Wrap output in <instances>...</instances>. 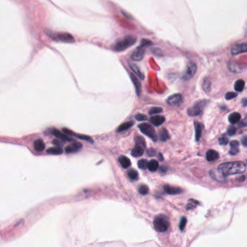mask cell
<instances>
[{"mask_svg": "<svg viewBox=\"0 0 247 247\" xmlns=\"http://www.w3.org/2000/svg\"><path fill=\"white\" fill-rule=\"evenodd\" d=\"M241 142H242V144H243V146H247V136L243 137V138H242Z\"/></svg>", "mask_w": 247, "mask_h": 247, "instance_id": "43", "label": "cell"}, {"mask_svg": "<svg viewBox=\"0 0 247 247\" xmlns=\"http://www.w3.org/2000/svg\"><path fill=\"white\" fill-rule=\"evenodd\" d=\"M129 67H130L131 70H132L133 73L135 74L136 76H137V77L140 78L142 80H143L144 78H145V76H144V75L141 73V71H140V69H139V68L137 66V65H134V64H130V65H129Z\"/></svg>", "mask_w": 247, "mask_h": 247, "instance_id": "22", "label": "cell"}, {"mask_svg": "<svg viewBox=\"0 0 247 247\" xmlns=\"http://www.w3.org/2000/svg\"><path fill=\"white\" fill-rule=\"evenodd\" d=\"M245 86V83L243 80H238L235 83V85H234V89L236 91L241 92L243 90Z\"/></svg>", "mask_w": 247, "mask_h": 247, "instance_id": "26", "label": "cell"}, {"mask_svg": "<svg viewBox=\"0 0 247 247\" xmlns=\"http://www.w3.org/2000/svg\"><path fill=\"white\" fill-rule=\"evenodd\" d=\"M134 141H135V143L137 145H139V146H141L142 147H143L144 149L146 146V144H145V139H144L141 136H137L134 138Z\"/></svg>", "mask_w": 247, "mask_h": 247, "instance_id": "32", "label": "cell"}, {"mask_svg": "<svg viewBox=\"0 0 247 247\" xmlns=\"http://www.w3.org/2000/svg\"><path fill=\"white\" fill-rule=\"evenodd\" d=\"M182 102H183V96L180 94H175L170 96L167 99V103L172 107L179 106Z\"/></svg>", "mask_w": 247, "mask_h": 247, "instance_id": "8", "label": "cell"}, {"mask_svg": "<svg viewBox=\"0 0 247 247\" xmlns=\"http://www.w3.org/2000/svg\"><path fill=\"white\" fill-rule=\"evenodd\" d=\"M231 55H238L242 53H247V42L234 45L231 48Z\"/></svg>", "mask_w": 247, "mask_h": 247, "instance_id": "9", "label": "cell"}, {"mask_svg": "<svg viewBox=\"0 0 247 247\" xmlns=\"http://www.w3.org/2000/svg\"><path fill=\"white\" fill-rule=\"evenodd\" d=\"M119 162L123 168H128L131 165V161L126 156H120L119 157Z\"/></svg>", "mask_w": 247, "mask_h": 247, "instance_id": "17", "label": "cell"}, {"mask_svg": "<svg viewBox=\"0 0 247 247\" xmlns=\"http://www.w3.org/2000/svg\"><path fill=\"white\" fill-rule=\"evenodd\" d=\"M244 179H245V176H242V177H240V178H238V179H237V181L242 182V181H244Z\"/></svg>", "mask_w": 247, "mask_h": 247, "instance_id": "44", "label": "cell"}, {"mask_svg": "<svg viewBox=\"0 0 247 247\" xmlns=\"http://www.w3.org/2000/svg\"><path fill=\"white\" fill-rule=\"evenodd\" d=\"M219 143L221 145H226L228 143V137H226V135H223L221 138H220Z\"/></svg>", "mask_w": 247, "mask_h": 247, "instance_id": "37", "label": "cell"}, {"mask_svg": "<svg viewBox=\"0 0 247 247\" xmlns=\"http://www.w3.org/2000/svg\"><path fill=\"white\" fill-rule=\"evenodd\" d=\"M82 143H72V144L71 145H69V146H67L65 148V151L66 153H74V152H77V151H80V149H82Z\"/></svg>", "mask_w": 247, "mask_h": 247, "instance_id": "13", "label": "cell"}, {"mask_svg": "<svg viewBox=\"0 0 247 247\" xmlns=\"http://www.w3.org/2000/svg\"><path fill=\"white\" fill-rule=\"evenodd\" d=\"M202 89L206 93H209L211 90V81L209 78H205L202 83Z\"/></svg>", "mask_w": 247, "mask_h": 247, "instance_id": "25", "label": "cell"}, {"mask_svg": "<svg viewBox=\"0 0 247 247\" xmlns=\"http://www.w3.org/2000/svg\"><path fill=\"white\" fill-rule=\"evenodd\" d=\"M246 166L242 162H229L221 164L218 170L224 177L236 174H241L245 172Z\"/></svg>", "mask_w": 247, "mask_h": 247, "instance_id": "1", "label": "cell"}, {"mask_svg": "<svg viewBox=\"0 0 247 247\" xmlns=\"http://www.w3.org/2000/svg\"><path fill=\"white\" fill-rule=\"evenodd\" d=\"M137 165H138V167L140 169H142V170H145V169L148 168V160L145 159H140V160H139L138 162H137Z\"/></svg>", "mask_w": 247, "mask_h": 247, "instance_id": "31", "label": "cell"}, {"mask_svg": "<svg viewBox=\"0 0 247 247\" xmlns=\"http://www.w3.org/2000/svg\"><path fill=\"white\" fill-rule=\"evenodd\" d=\"M159 167V164H158V162L157 160H155V159H152L150 162H148V168L150 171L151 172H155L157 170Z\"/></svg>", "mask_w": 247, "mask_h": 247, "instance_id": "23", "label": "cell"}, {"mask_svg": "<svg viewBox=\"0 0 247 247\" xmlns=\"http://www.w3.org/2000/svg\"><path fill=\"white\" fill-rule=\"evenodd\" d=\"M236 128L234 126H230L227 130V133L229 135H234L236 133Z\"/></svg>", "mask_w": 247, "mask_h": 247, "instance_id": "40", "label": "cell"}, {"mask_svg": "<svg viewBox=\"0 0 247 247\" xmlns=\"http://www.w3.org/2000/svg\"><path fill=\"white\" fill-rule=\"evenodd\" d=\"M130 77H131V79H132V82H133V84H134V87H135V91H136V93H137V95H140V93H141V89H142V86H141V84L140 82V81H139L138 79H137V78L136 77L135 75H133V74H131L130 75Z\"/></svg>", "mask_w": 247, "mask_h": 247, "instance_id": "15", "label": "cell"}, {"mask_svg": "<svg viewBox=\"0 0 247 247\" xmlns=\"http://www.w3.org/2000/svg\"><path fill=\"white\" fill-rule=\"evenodd\" d=\"M242 103H243V104L244 105V106L247 105V99H243V101H242Z\"/></svg>", "mask_w": 247, "mask_h": 247, "instance_id": "45", "label": "cell"}, {"mask_svg": "<svg viewBox=\"0 0 247 247\" xmlns=\"http://www.w3.org/2000/svg\"><path fill=\"white\" fill-rule=\"evenodd\" d=\"M46 152L51 154H62L63 150L60 147H51L47 149Z\"/></svg>", "mask_w": 247, "mask_h": 247, "instance_id": "29", "label": "cell"}, {"mask_svg": "<svg viewBox=\"0 0 247 247\" xmlns=\"http://www.w3.org/2000/svg\"><path fill=\"white\" fill-rule=\"evenodd\" d=\"M138 191L139 193L142 194V195H146V194H148L149 189L146 185H141V186H139Z\"/></svg>", "mask_w": 247, "mask_h": 247, "instance_id": "33", "label": "cell"}, {"mask_svg": "<svg viewBox=\"0 0 247 247\" xmlns=\"http://www.w3.org/2000/svg\"><path fill=\"white\" fill-rule=\"evenodd\" d=\"M47 35L49 36L51 39L55 41H61V42L66 43H73L74 42V39L71 34L67 33H56V32H47Z\"/></svg>", "mask_w": 247, "mask_h": 247, "instance_id": "4", "label": "cell"}, {"mask_svg": "<svg viewBox=\"0 0 247 247\" xmlns=\"http://www.w3.org/2000/svg\"><path fill=\"white\" fill-rule=\"evenodd\" d=\"M34 149L38 151H41L45 149V143L42 139H37L34 141L33 143Z\"/></svg>", "mask_w": 247, "mask_h": 247, "instance_id": "21", "label": "cell"}, {"mask_svg": "<svg viewBox=\"0 0 247 247\" xmlns=\"http://www.w3.org/2000/svg\"><path fill=\"white\" fill-rule=\"evenodd\" d=\"M246 162H247V160H246Z\"/></svg>", "mask_w": 247, "mask_h": 247, "instance_id": "46", "label": "cell"}, {"mask_svg": "<svg viewBox=\"0 0 247 247\" xmlns=\"http://www.w3.org/2000/svg\"><path fill=\"white\" fill-rule=\"evenodd\" d=\"M207 102H208V101L205 99L197 102L192 107H191L188 109V114L189 116H191V117H195V116L199 115L203 112Z\"/></svg>", "mask_w": 247, "mask_h": 247, "instance_id": "5", "label": "cell"}, {"mask_svg": "<svg viewBox=\"0 0 247 247\" xmlns=\"http://www.w3.org/2000/svg\"><path fill=\"white\" fill-rule=\"evenodd\" d=\"M134 125V122L132 121H129V122H124V123L121 124L119 127L117 128V132H121L124 131V130H126L127 129H129V127H131L132 125Z\"/></svg>", "mask_w": 247, "mask_h": 247, "instance_id": "27", "label": "cell"}, {"mask_svg": "<svg viewBox=\"0 0 247 247\" xmlns=\"http://www.w3.org/2000/svg\"><path fill=\"white\" fill-rule=\"evenodd\" d=\"M186 223H187V220L185 217H183L181 218V220H180V224H179V229L181 231H183V229H184L185 226H186Z\"/></svg>", "mask_w": 247, "mask_h": 247, "instance_id": "35", "label": "cell"}, {"mask_svg": "<svg viewBox=\"0 0 247 247\" xmlns=\"http://www.w3.org/2000/svg\"><path fill=\"white\" fill-rule=\"evenodd\" d=\"M196 204H199V202H197V201L195 200H192V199H190L189 200V205L186 206V209H188V210H191V209L192 208H194L196 206Z\"/></svg>", "mask_w": 247, "mask_h": 247, "instance_id": "36", "label": "cell"}, {"mask_svg": "<svg viewBox=\"0 0 247 247\" xmlns=\"http://www.w3.org/2000/svg\"><path fill=\"white\" fill-rule=\"evenodd\" d=\"M237 96V94L234 93V92H228L226 94V99L227 100L233 99L235 98Z\"/></svg>", "mask_w": 247, "mask_h": 247, "instance_id": "39", "label": "cell"}, {"mask_svg": "<svg viewBox=\"0 0 247 247\" xmlns=\"http://www.w3.org/2000/svg\"><path fill=\"white\" fill-rule=\"evenodd\" d=\"M51 133H52L54 135H55L56 137H57L59 139L62 140L64 141H72V138H71L68 135H66V133H64V132L59 131V130H57V129L53 128L51 130Z\"/></svg>", "mask_w": 247, "mask_h": 247, "instance_id": "11", "label": "cell"}, {"mask_svg": "<svg viewBox=\"0 0 247 247\" xmlns=\"http://www.w3.org/2000/svg\"><path fill=\"white\" fill-rule=\"evenodd\" d=\"M135 119L138 121H145L147 120V116L143 114H138L135 115Z\"/></svg>", "mask_w": 247, "mask_h": 247, "instance_id": "38", "label": "cell"}, {"mask_svg": "<svg viewBox=\"0 0 247 247\" xmlns=\"http://www.w3.org/2000/svg\"><path fill=\"white\" fill-rule=\"evenodd\" d=\"M153 225H154L155 230L158 232H166L169 228L168 219L165 215H158L155 218L154 221H153Z\"/></svg>", "mask_w": 247, "mask_h": 247, "instance_id": "3", "label": "cell"}, {"mask_svg": "<svg viewBox=\"0 0 247 247\" xmlns=\"http://www.w3.org/2000/svg\"><path fill=\"white\" fill-rule=\"evenodd\" d=\"M136 38L131 35H127L124 39L117 41L114 47V49L116 52H121L132 46L136 42Z\"/></svg>", "mask_w": 247, "mask_h": 247, "instance_id": "2", "label": "cell"}, {"mask_svg": "<svg viewBox=\"0 0 247 247\" xmlns=\"http://www.w3.org/2000/svg\"><path fill=\"white\" fill-rule=\"evenodd\" d=\"M230 145L231 147H239V143L237 141H231Z\"/></svg>", "mask_w": 247, "mask_h": 247, "instance_id": "42", "label": "cell"}, {"mask_svg": "<svg viewBox=\"0 0 247 247\" xmlns=\"http://www.w3.org/2000/svg\"><path fill=\"white\" fill-rule=\"evenodd\" d=\"M163 109L161 107H152L149 111V114H159V113L162 112Z\"/></svg>", "mask_w": 247, "mask_h": 247, "instance_id": "34", "label": "cell"}, {"mask_svg": "<svg viewBox=\"0 0 247 247\" xmlns=\"http://www.w3.org/2000/svg\"><path fill=\"white\" fill-rule=\"evenodd\" d=\"M231 150L229 151V153L231 154V155H236L238 153V147H231Z\"/></svg>", "mask_w": 247, "mask_h": 247, "instance_id": "41", "label": "cell"}, {"mask_svg": "<svg viewBox=\"0 0 247 247\" xmlns=\"http://www.w3.org/2000/svg\"><path fill=\"white\" fill-rule=\"evenodd\" d=\"M163 190L166 194H178L182 193V189L180 188L175 187V186H168V185H166L163 186Z\"/></svg>", "mask_w": 247, "mask_h": 247, "instance_id": "12", "label": "cell"}, {"mask_svg": "<svg viewBox=\"0 0 247 247\" xmlns=\"http://www.w3.org/2000/svg\"><path fill=\"white\" fill-rule=\"evenodd\" d=\"M150 121L153 125L158 126V125H161V124H163L165 122V117L161 115L153 116L150 119Z\"/></svg>", "mask_w": 247, "mask_h": 247, "instance_id": "16", "label": "cell"}, {"mask_svg": "<svg viewBox=\"0 0 247 247\" xmlns=\"http://www.w3.org/2000/svg\"><path fill=\"white\" fill-rule=\"evenodd\" d=\"M144 153V148L142 147L141 146H139V145H136L135 147L132 149V151H131V154L133 157H138L142 156Z\"/></svg>", "mask_w": 247, "mask_h": 247, "instance_id": "18", "label": "cell"}, {"mask_svg": "<svg viewBox=\"0 0 247 247\" xmlns=\"http://www.w3.org/2000/svg\"><path fill=\"white\" fill-rule=\"evenodd\" d=\"M128 175H129V178H130L132 181H135V180H137L139 178V174L134 169H131L128 171Z\"/></svg>", "mask_w": 247, "mask_h": 247, "instance_id": "30", "label": "cell"}, {"mask_svg": "<svg viewBox=\"0 0 247 247\" xmlns=\"http://www.w3.org/2000/svg\"><path fill=\"white\" fill-rule=\"evenodd\" d=\"M196 72H197V65L193 63H189L188 64L184 74L182 76V78L183 80L191 79L195 75Z\"/></svg>", "mask_w": 247, "mask_h": 247, "instance_id": "7", "label": "cell"}, {"mask_svg": "<svg viewBox=\"0 0 247 247\" xmlns=\"http://www.w3.org/2000/svg\"><path fill=\"white\" fill-rule=\"evenodd\" d=\"M241 119V114L238 112H233L228 117V120L231 123L235 124L237 122H238L239 120Z\"/></svg>", "mask_w": 247, "mask_h": 247, "instance_id": "24", "label": "cell"}, {"mask_svg": "<svg viewBox=\"0 0 247 247\" xmlns=\"http://www.w3.org/2000/svg\"><path fill=\"white\" fill-rule=\"evenodd\" d=\"M158 138H159V139L161 141H166L168 139H169L170 135H169L168 132L166 128H163L159 131Z\"/></svg>", "mask_w": 247, "mask_h": 247, "instance_id": "19", "label": "cell"}, {"mask_svg": "<svg viewBox=\"0 0 247 247\" xmlns=\"http://www.w3.org/2000/svg\"><path fill=\"white\" fill-rule=\"evenodd\" d=\"M73 135V136H75L77 137V138H80V139H82V140H85V141H88V142L93 143V138H91V136H89V135H81V134H76V133H74L72 132V135Z\"/></svg>", "mask_w": 247, "mask_h": 247, "instance_id": "28", "label": "cell"}, {"mask_svg": "<svg viewBox=\"0 0 247 247\" xmlns=\"http://www.w3.org/2000/svg\"><path fill=\"white\" fill-rule=\"evenodd\" d=\"M202 125L199 122H194V128H195V137L196 140L198 141L200 138L201 135H202Z\"/></svg>", "mask_w": 247, "mask_h": 247, "instance_id": "20", "label": "cell"}, {"mask_svg": "<svg viewBox=\"0 0 247 247\" xmlns=\"http://www.w3.org/2000/svg\"><path fill=\"white\" fill-rule=\"evenodd\" d=\"M138 127L140 130L144 134L148 135L150 139L153 141H156L158 140V135H157L156 130H155L154 127L150 124L148 123H142L138 125Z\"/></svg>", "mask_w": 247, "mask_h": 247, "instance_id": "6", "label": "cell"}, {"mask_svg": "<svg viewBox=\"0 0 247 247\" xmlns=\"http://www.w3.org/2000/svg\"><path fill=\"white\" fill-rule=\"evenodd\" d=\"M219 158V154L218 151L210 149L206 153V159L209 162H213Z\"/></svg>", "mask_w": 247, "mask_h": 247, "instance_id": "14", "label": "cell"}, {"mask_svg": "<svg viewBox=\"0 0 247 247\" xmlns=\"http://www.w3.org/2000/svg\"><path fill=\"white\" fill-rule=\"evenodd\" d=\"M143 46H140L137 47V50L134 51L131 55V58L134 61H140L143 58L144 55H145V49H144Z\"/></svg>", "mask_w": 247, "mask_h": 247, "instance_id": "10", "label": "cell"}]
</instances>
